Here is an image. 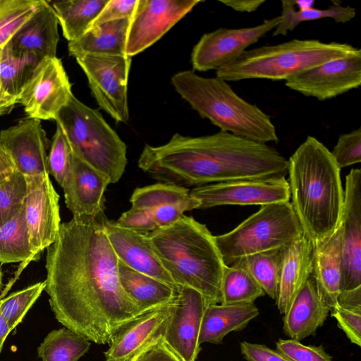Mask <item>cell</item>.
<instances>
[{"label": "cell", "mask_w": 361, "mask_h": 361, "mask_svg": "<svg viewBox=\"0 0 361 361\" xmlns=\"http://www.w3.org/2000/svg\"><path fill=\"white\" fill-rule=\"evenodd\" d=\"M104 212L61 224L47 247L44 290L56 319L96 344H109L141 313L118 278V259L104 231Z\"/></svg>", "instance_id": "6da1fadb"}, {"label": "cell", "mask_w": 361, "mask_h": 361, "mask_svg": "<svg viewBox=\"0 0 361 361\" xmlns=\"http://www.w3.org/2000/svg\"><path fill=\"white\" fill-rule=\"evenodd\" d=\"M137 164L153 179L185 188L286 177L288 169L276 149L221 130L199 137L176 133L164 145H145Z\"/></svg>", "instance_id": "7a4b0ae2"}, {"label": "cell", "mask_w": 361, "mask_h": 361, "mask_svg": "<svg viewBox=\"0 0 361 361\" xmlns=\"http://www.w3.org/2000/svg\"><path fill=\"white\" fill-rule=\"evenodd\" d=\"M288 161L290 204L304 234L314 245L333 233L341 221V169L331 151L310 135Z\"/></svg>", "instance_id": "3957f363"}, {"label": "cell", "mask_w": 361, "mask_h": 361, "mask_svg": "<svg viewBox=\"0 0 361 361\" xmlns=\"http://www.w3.org/2000/svg\"><path fill=\"white\" fill-rule=\"evenodd\" d=\"M145 235L176 285L199 292L207 306L221 303L226 265L205 224L183 214L174 224Z\"/></svg>", "instance_id": "277c9868"}, {"label": "cell", "mask_w": 361, "mask_h": 361, "mask_svg": "<svg viewBox=\"0 0 361 361\" xmlns=\"http://www.w3.org/2000/svg\"><path fill=\"white\" fill-rule=\"evenodd\" d=\"M171 83L192 109L221 131L262 143L279 141L271 117L238 96L226 81L183 71L172 76Z\"/></svg>", "instance_id": "5b68a950"}, {"label": "cell", "mask_w": 361, "mask_h": 361, "mask_svg": "<svg viewBox=\"0 0 361 361\" xmlns=\"http://www.w3.org/2000/svg\"><path fill=\"white\" fill-rule=\"evenodd\" d=\"M361 51L347 43L298 39L245 51L238 59L216 71L225 81L246 79L286 80L326 61Z\"/></svg>", "instance_id": "8992f818"}, {"label": "cell", "mask_w": 361, "mask_h": 361, "mask_svg": "<svg viewBox=\"0 0 361 361\" xmlns=\"http://www.w3.org/2000/svg\"><path fill=\"white\" fill-rule=\"evenodd\" d=\"M74 155L116 183L128 164L127 146L96 109L73 94L58 114Z\"/></svg>", "instance_id": "52a82bcc"}, {"label": "cell", "mask_w": 361, "mask_h": 361, "mask_svg": "<svg viewBox=\"0 0 361 361\" xmlns=\"http://www.w3.org/2000/svg\"><path fill=\"white\" fill-rule=\"evenodd\" d=\"M290 202L261 206L234 229L215 235L226 266L252 255L281 250L303 234Z\"/></svg>", "instance_id": "ba28073f"}, {"label": "cell", "mask_w": 361, "mask_h": 361, "mask_svg": "<svg viewBox=\"0 0 361 361\" xmlns=\"http://www.w3.org/2000/svg\"><path fill=\"white\" fill-rule=\"evenodd\" d=\"M75 59L99 107L117 122L126 123L129 118L128 82L131 57L84 54Z\"/></svg>", "instance_id": "9c48e42d"}, {"label": "cell", "mask_w": 361, "mask_h": 361, "mask_svg": "<svg viewBox=\"0 0 361 361\" xmlns=\"http://www.w3.org/2000/svg\"><path fill=\"white\" fill-rule=\"evenodd\" d=\"M192 197L200 204L198 209L223 205H266L289 202L288 181L286 177L247 179L195 187Z\"/></svg>", "instance_id": "30bf717a"}, {"label": "cell", "mask_w": 361, "mask_h": 361, "mask_svg": "<svg viewBox=\"0 0 361 361\" xmlns=\"http://www.w3.org/2000/svg\"><path fill=\"white\" fill-rule=\"evenodd\" d=\"M73 95L71 83L57 57L42 60L18 99L29 118L55 120Z\"/></svg>", "instance_id": "8fae6325"}, {"label": "cell", "mask_w": 361, "mask_h": 361, "mask_svg": "<svg viewBox=\"0 0 361 361\" xmlns=\"http://www.w3.org/2000/svg\"><path fill=\"white\" fill-rule=\"evenodd\" d=\"M281 16L247 27L219 28L202 36L193 47L191 63L195 70H217L238 59L252 44L274 30Z\"/></svg>", "instance_id": "7c38bea8"}, {"label": "cell", "mask_w": 361, "mask_h": 361, "mask_svg": "<svg viewBox=\"0 0 361 361\" xmlns=\"http://www.w3.org/2000/svg\"><path fill=\"white\" fill-rule=\"evenodd\" d=\"M201 2L138 0L128 32L126 55L132 57L151 47Z\"/></svg>", "instance_id": "4fadbf2b"}, {"label": "cell", "mask_w": 361, "mask_h": 361, "mask_svg": "<svg viewBox=\"0 0 361 361\" xmlns=\"http://www.w3.org/2000/svg\"><path fill=\"white\" fill-rule=\"evenodd\" d=\"M23 207L30 241L38 258L55 241L61 226L59 195L49 175L25 176Z\"/></svg>", "instance_id": "5bb4252c"}, {"label": "cell", "mask_w": 361, "mask_h": 361, "mask_svg": "<svg viewBox=\"0 0 361 361\" xmlns=\"http://www.w3.org/2000/svg\"><path fill=\"white\" fill-rule=\"evenodd\" d=\"M285 85L321 101L356 89L361 85V51L301 72L285 80Z\"/></svg>", "instance_id": "9a60e30c"}, {"label": "cell", "mask_w": 361, "mask_h": 361, "mask_svg": "<svg viewBox=\"0 0 361 361\" xmlns=\"http://www.w3.org/2000/svg\"><path fill=\"white\" fill-rule=\"evenodd\" d=\"M342 279L341 290L361 287V170L345 178L341 217Z\"/></svg>", "instance_id": "2e32d148"}, {"label": "cell", "mask_w": 361, "mask_h": 361, "mask_svg": "<svg viewBox=\"0 0 361 361\" xmlns=\"http://www.w3.org/2000/svg\"><path fill=\"white\" fill-rule=\"evenodd\" d=\"M206 307L205 300L199 292L178 287L176 305L163 340L181 361H196L201 351L199 334Z\"/></svg>", "instance_id": "e0dca14e"}, {"label": "cell", "mask_w": 361, "mask_h": 361, "mask_svg": "<svg viewBox=\"0 0 361 361\" xmlns=\"http://www.w3.org/2000/svg\"><path fill=\"white\" fill-rule=\"evenodd\" d=\"M0 146L24 176L49 175V140L40 120L28 117L1 130Z\"/></svg>", "instance_id": "ac0fdd59"}, {"label": "cell", "mask_w": 361, "mask_h": 361, "mask_svg": "<svg viewBox=\"0 0 361 361\" xmlns=\"http://www.w3.org/2000/svg\"><path fill=\"white\" fill-rule=\"evenodd\" d=\"M176 297L166 304L141 313L122 326L104 353L106 361L134 358L163 338L176 305Z\"/></svg>", "instance_id": "d6986e66"}, {"label": "cell", "mask_w": 361, "mask_h": 361, "mask_svg": "<svg viewBox=\"0 0 361 361\" xmlns=\"http://www.w3.org/2000/svg\"><path fill=\"white\" fill-rule=\"evenodd\" d=\"M109 180L73 153L70 171L61 187L65 203L73 216L104 212V193Z\"/></svg>", "instance_id": "ffe728a7"}, {"label": "cell", "mask_w": 361, "mask_h": 361, "mask_svg": "<svg viewBox=\"0 0 361 361\" xmlns=\"http://www.w3.org/2000/svg\"><path fill=\"white\" fill-rule=\"evenodd\" d=\"M104 231L118 261L130 269L178 287L161 264L145 234L118 226L107 218Z\"/></svg>", "instance_id": "44dd1931"}, {"label": "cell", "mask_w": 361, "mask_h": 361, "mask_svg": "<svg viewBox=\"0 0 361 361\" xmlns=\"http://www.w3.org/2000/svg\"><path fill=\"white\" fill-rule=\"evenodd\" d=\"M59 21L49 1L41 3L5 45L14 55L33 54L42 59L56 57Z\"/></svg>", "instance_id": "7402d4cb"}, {"label": "cell", "mask_w": 361, "mask_h": 361, "mask_svg": "<svg viewBox=\"0 0 361 361\" xmlns=\"http://www.w3.org/2000/svg\"><path fill=\"white\" fill-rule=\"evenodd\" d=\"M313 244L303 233L281 249L277 308L284 314L312 274Z\"/></svg>", "instance_id": "603a6c76"}, {"label": "cell", "mask_w": 361, "mask_h": 361, "mask_svg": "<svg viewBox=\"0 0 361 361\" xmlns=\"http://www.w3.org/2000/svg\"><path fill=\"white\" fill-rule=\"evenodd\" d=\"M312 277L322 301L337 305L342 279L341 224L329 236L313 245Z\"/></svg>", "instance_id": "cb8c5ba5"}, {"label": "cell", "mask_w": 361, "mask_h": 361, "mask_svg": "<svg viewBox=\"0 0 361 361\" xmlns=\"http://www.w3.org/2000/svg\"><path fill=\"white\" fill-rule=\"evenodd\" d=\"M330 308L321 299L312 276L283 317V331L290 339L315 335L326 320Z\"/></svg>", "instance_id": "d4e9b609"}, {"label": "cell", "mask_w": 361, "mask_h": 361, "mask_svg": "<svg viewBox=\"0 0 361 361\" xmlns=\"http://www.w3.org/2000/svg\"><path fill=\"white\" fill-rule=\"evenodd\" d=\"M259 314L253 302L207 305L202 319L199 344H221L227 334L244 329Z\"/></svg>", "instance_id": "484cf974"}, {"label": "cell", "mask_w": 361, "mask_h": 361, "mask_svg": "<svg viewBox=\"0 0 361 361\" xmlns=\"http://www.w3.org/2000/svg\"><path fill=\"white\" fill-rule=\"evenodd\" d=\"M130 20H117L91 27L78 39L68 42L69 54L75 58L84 54L126 55Z\"/></svg>", "instance_id": "4316f807"}, {"label": "cell", "mask_w": 361, "mask_h": 361, "mask_svg": "<svg viewBox=\"0 0 361 361\" xmlns=\"http://www.w3.org/2000/svg\"><path fill=\"white\" fill-rule=\"evenodd\" d=\"M118 278L122 288L142 312L158 307L174 300L178 287L136 271L121 262L118 263Z\"/></svg>", "instance_id": "83f0119b"}, {"label": "cell", "mask_w": 361, "mask_h": 361, "mask_svg": "<svg viewBox=\"0 0 361 361\" xmlns=\"http://www.w3.org/2000/svg\"><path fill=\"white\" fill-rule=\"evenodd\" d=\"M56 15L64 37L73 42L92 26L108 0L49 1Z\"/></svg>", "instance_id": "f1b7e54d"}, {"label": "cell", "mask_w": 361, "mask_h": 361, "mask_svg": "<svg viewBox=\"0 0 361 361\" xmlns=\"http://www.w3.org/2000/svg\"><path fill=\"white\" fill-rule=\"evenodd\" d=\"M190 190L174 184L158 183L137 188L131 195V207L151 212L165 205H180L188 211L198 209L200 202L192 197Z\"/></svg>", "instance_id": "f546056e"}, {"label": "cell", "mask_w": 361, "mask_h": 361, "mask_svg": "<svg viewBox=\"0 0 361 361\" xmlns=\"http://www.w3.org/2000/svg\"><path fill=\"white\" fill-rule=\"evenodd\" d=\"M35 259L23 207L10 221L0 228V262H29Z\"/></svg>", "instance_id": "4dcf8cb0"}, {"label": "cell", "mask_w": 361, "mask_h": 361, "mask_svg": "<svg viewBox=\"0 0 361 361\" xmlns=\"http://www.w3.org/2000/svg\"><path fill=\"white\" fill-rule=\"evenodd\" d=\"M281 21L273 31V35H286L302 22L322 18H331L337 23H346L355 17V9L349 6H342L334 2L328 8H312L308 10H296L293 1H281Z\"/></svg>", "instance_id": "1f68e13d"}, {"label": "cell", "mask_w": 361, "mask_h": 361, "mask_svg": "<svg viewBox=\"0 0 361 361\" xmlns=\"http://www.w3.org/2000/svg\"><path fill=\"white\" fill-rule=\"evenodd\" d=\"M42 59L33 54L14 55L4 46L0 58L1 92L18 97Z\"/></svg>", "instance_id": "d6a6232c"}, {"label": "cell", "mask_w": 361, "mask_h": 361, "mask_svg": "<svg viewBox=\"0 0 361 361\" xmlns=\"http://www.w3.org/2000/svg\"><path fill=\"white\" fill-rule=\"evenodd\" d=\"M90 347L85 337L64 327L49 333L37 353L42 361H78Z\"/></svg>", "instance_id": "836d02e7"}, {"label": "cell", "mask_w": 361, "mask_h": 361, "mask_svg": "<svg viewBox=\"0 0 361 361\" xmlns=\"http://www.w3.org/2000/svg\"><path fill=\"white\" fill-rule=\"evenodd\" d=\"M281 249L245 257L232 265L247 270L269 298L277 299ZM231 265V266H232Z\"/></svg>", "instance_id": "e575fe53"}, {"label": "cell", "mask_w": 361, "mask_h": 361, "mask_svg": "<svg viewBox=\"0 0 361 361\" xmlns=\"http://www.w3.org/2000/svg\"><path fill=\"white\" fill-rule=\"evenodd\" d=\"M264 295V291L247 270L234 265L225 267L221 304L254 303Z\"/></svg>", "instance_id": "d590c367"}, {"label": "cell", "mask_w": 361, "mask_h": 361, "mask_svg": "<svg viewBox=\"0 0 361 361\" xmlns=\"http://www.w3.org/2000/svg\"><path fill=\"white\" fill-rule=\"evenodd\" d=\"M41 0H0V49L33 14Z\"/></svg>", "instance_id": "8d00e7d4"}, {"label": "cell", "mask_w": 361, "mask_h": 361, "mask_svg": "<svg viewBox=\"0 0 361 361\" xmlns=\"http://www.w3.org/2000/svg\"><path fill=\"white\" fill-rule=\"evenodd\" d=\"M44 287V281L39 282L0 300V312L11 330L22 322Z\"/></svg>", "instance_id": "74e56055"}, {"label": "cell", "mask_w": 361, "mask_h": 361, "mask_svg": "<svg viewBox=\"0 0 361 361\" xmlns=\"http://www.w3.org/2000/svg\"><path fill=\"white\" fill-rule=\"evenodd\" d=\"M25 195V177L19 172L0 181V228L22 209Z\"/></svg>", "instance_id": "f35d334b"}, {"label": "cell", "mask_w": 361, "mask_h": 361, "mask_svg": "<svg viewBox=\"0 0 361 361\" xmlns=\"http://www.w3.org/2000/svg\"><path fill=\"white\" fill-rule=\"evenodd\" d=\"M73 152L69 142L61 128L56 124L48 153V172L61 186L67 176L72 164Z\"/></svg>", "instance_id": "ab89813d"}, {"label": "cell", "mask_w": 361, "mask_h": 361, "mask_svg": "<svg viewBox=\"0 0 361 361\" xmlns=\"http://www.w3.org/2000/svg\"><path fill=\"white\" fill-rule=\"evenodd\" d=\"M276 350L289 361H332L333 357L326 352L322 345H305L293 339H279Z\"/></svg>", "instance_id": "60d3db41"}, {"label": "cell", "mask_w": 361, "mask_h": 361, "mask_svg": "<svg viewBox=\"0 0 361 361\" xmlns=\"http://www.w3.org/2000/svg\"><path fill=\"white\" fill-rule=\"evenodd\" d=\"M340 169L361 161V128L339 136L331 152Z\"/></svg>", "instance_id": "b9f144b4"}, {"label": "cell", "mask_w": 361, "mask_h": 361, "mask_svg": "<svg viewBox=\"0 0 361 361\" xmlns=\"http://www.w3.org/2000/svg\"><path fill=\"white\" fill-rule=\"evenodd\" d=\"M331 315L335 318L338 328L350 341L361 346V309L343 308L338 305L331 309Z\"/></svg>", "instance_id": "7bdbcfd3"}, {"label": "cell", "mask_w": 361, "mask_h": 361, "mask_svg": "<svg viewBox=\"0 0 361 361\" xmlns=\"http://www.w3.org/2000/svg\"><path fill=\"white\" fill-rule=\"evenodd\" d=\"M137 3L138 0H108L105 6L92 24L91 27L106 22L131 19L136 10Z\"/></svg>", "instance_id": "ee69618b"}, {"label": "cell", "mask_w": 361, "mask_h": 361, "mask_svg": "<svg viewBox=\"0 0 361 361\" xmlns=\"http://www.w3.org/2000/svg\"><path fill=\"white\" fill-rule=\"evenodd\" d=\"M115 221L120 227L142 234H147L158 229L149 212L134 207L123 212Z\"/></svg>", "instance_id": "f6af8a7d"}, {"label": "cell", "mask_w": 361, "mask_h": 361, "mask_svg": "<svg viewBox=\"0 0 361 361\" xmlns=\"http://www.w3.org/2000/svg\"><path fill=\"white\" fill-rule=\"evenodd\" d=\"M240 348L247 361H289L279 352L264 344L243 341L240 343Z\"/></svg>", "instance_id": "bcb514c9"}, {"label": "cell", "mask_w": 361, "mask_h": 361, "mask_svg": "<svg viewBox=\"0 0 361 361\" xmlns=\"http://www.w3.org/2000/svg\"><path fill=\"white\" fill-rule=\"evenodd\" d=\"M134 361H181L168 347L163 338L139 353Z\"/></svg>", "instance_id": "7dc6e473"}, {"label": "cell", "mask_w": 361, "mask_h": 361, "mask_svg": "<svg viewBox=\"0 0 361 361\" xmlns=\"http://www.w3.org/2000/svg\"><path fill=\"white\" fill-rule=\"evenodd\" d=\"M337 305L343 308L361 309V287L350 290H341Z\"/></svg>", "instance_id": "c3c4849f"}, {"label": "cell", "mask_w": 361, "mask_h": 361, "mask_svg": "<svg viewBox=\"0 0 361 361\" xmlns=\"http://www.w3.org/2000/svg\"><path fill=\"white\" fill-rule=\"evenodd\" d=\"M220 1L226 6L242 13L254 12L265 3L264 0H231Z\"/></svg>", "instance_id": "681fc988"}, {"label": "cell", "mask_w": 361, "mask_h": 361, "mask_svg": "<svg viewBox=\"0 0 361 361\" xmlns=\"http://www.w3.org/2000/svg\"><path fill=\"white\" fill-rule=\"evenodd\" d=\"M16 171V166L6 152L0 146V181L7 178Z\"/></svg>", "instance_id": "f907efd6"}, {"label": "cell", "mask_w": 361, "mask_h": 361, "mask_svg": "<svg viewBox=\"0 0 361 361\" xmlns=\"http://www.w3.org/2000/svg\"><path fill=\"white\" fill-rule=\"evenodd\" d=\"M18 103V97L0 93V116L9 113Z\"/></svg>", "instance_id": "816d5d0a"}, {"label": "cell", "mask_w": 361, "mask_h": 361, "mask_svg": "<svg viewBox=\"0 0 361 361\" xmlns=\"http://www.w3.org/2000/svg\"><path fill=\"white\" fill-rule=\"evenodd\" d=\"M11 331L7 321L0 312V353L7 336Z\"/></svg>", "instance_id": "f5cc1de1"}, {"label": "cell", "mask_w": 361, "mask_h": 361, "mask_svg": "<svg viewBox=\"0 0 361 361\" xmlns=\"http://www.w3.org/2000/svg\"><path fill=\"white\" fill-rule=\"evenodd\" d=\"M294 6L298 7L299 11H305L314 8L315 1L313 0H298L293 1Z\"/></svg>", "instance_id": "db71d44e"}, {"label": "cell", "mask_w": 361, "mask_h": 361, "mask_svg": "<svg viewBox=\"0 0 361 361\" xmlns=\"http://www.w3.org/2000/svg\"><path fill=\"white\" fill-rule=\"evenodd\" d=\"M134 360H135V357L130 358V359H126V360H118V361H134Z\"/></svg>", "instance_id": "11a10c76"}, {"label": "cell", "mask_w": 361, "mask_h": 361, "mask_svg": "<svg viewBox=\"0 0 361 361\" xmlns=\"http://www.w3.org/2000/svg\"><path fill=\"white\" fill-rule=\"evenodd\" d=\"M1 280H2V273H1V268H0V287H1Z\"/></svg>", "instance_id": "9f6ffc18"}, {"label": "cell", "mask_w": 361, "mask_h": 361, "mask_svg": "<svg viewBox=\"0 0 361 361\" xmlns=\"http://www.w3.org/2000/svg\"><path fill=\"white\" fill-rule=\"evenodd\" d=\"M1 49H2V48H1V49H0V58H1ZM0 93H3V92H1V85H0ZM3 94H4V93H3Z\"/></svg>", "instance_id": "6f0895ef"}]
</instances>
